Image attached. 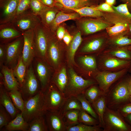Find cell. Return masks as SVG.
I'll use <instances>...</instances> for the list:
<instances>
[{"instance_id":"52","label":"cell","mask_w":131,"mask_h":131,"mask_svg":"<svg viewBox=\"0 0 131 131\" xmlns=\"http://www.w3.org/2000/svg\"><path fill=\"white\" fill-rule=\"evenodd\" d=\"M45 5L49 7H52L54 5V0H40Z\"/></svg>"},{"instance_id":"49","label":"cell","mask_w":131,"mask_h":131,"mask_svg":"<svg viewBox=\"0 0 131 131\" xmlns=\"http://www.w3.org/2000/svg\"><path fill=\"white\" fill-rule=\"evenodd\" d=\"M99 10L109 12H114V11L111 6L106 2L103 3L95 7Z\"/></svg>"},{"instance_id":"8","label":"cell","mask_w":131,"mask_h":131,"mask_svg":"<svg viewBox=\"0 0 131 131\" xmlns=\"http://www.w3.org/2000/svg\"><path fill=\"white\" fill-rule=\"evenodd\" d=\"M19 90L24 101L33 96L41 90L40 83L35 74L32 63L27 68L23 84Z\"/></svg>"},{"instance_id":"27","label":"cell","mask_w":131,"mask_h":131,"mask_svg":"<svg viewBox=\"0 0 131 131\" xmlns=\"http://www.w3.org/2000/svg\"><path fill=\"white\" fill-rule=\"evenodd\" d=\"M108 24L103 22L93 21L84 22L82 25V28L85 33H93L103 30L108 26Z\"/></svg>"},{"instance_id":"15","label":"cell","mask_w":131,"mask_h":131,"mask_svg":"<svg viewBox=\"0 0 131 131\" xmlns=\"http://www.w3.org/2000/svg\"><path fill=\"white\" fill-rule=\"evenodd\" d=\"M48 130L50 131H66L63 115L60 111H47L44 115Z\"/></svg>"},{"instance_id":"48","label":"cell","mask_w":131,"mask_h":131,"mask_svg":"<svg viewBox=\"0 0 131 131\" xmlns=\"http://www.w3.org/2000/svg\"><path fill=\"white\" fill-rule=\"evenodd\" d=\"M6 58V52L4 44L0 45V66L1 67L4 64Z\"/></svg>"},{"instance_id":"3","label":"cell","mask_w":131,"mask_h":131,"mask_svg":"<svg viewBox=\"0 0 131 131\" xmlns=\"http://www.w3.org/2000/svg\"><path fill=\"white\" fill-rule=\"evenodd\" d=\"M47 111L44 92L40 90L35 95L24 101V109L22 113L25 120L29 123L35 118L44 116Z\"/></svg>"},{"instance_id":"5","label":"cell","mask_w":131,"mask_h":131,"mask_svg":"<svg viewBox=\"0 0 131 131\" xmlns=\"http://www.w3.org/2000/svg\"><path fill=\"white\" fill-rule=\"evenodd\" d=\"M44 93L46 111L60 110L66 98L56 85L51 82Z\"/></svg>"},{"instance_id":"38","label":"cell","mask_w":131,"mask_h":131,"mask_svg":"<svg viewBox=\"0 0 131 131\" xmlns=\"http://www.w3.org/2000/svg\"><path fill=\"white\" fill-rule=\"evenodd\" d=\"M76 97L80 102L82 109L92 117L98 120V116L91 104L86 98L83 93Z\"/></svg>"},{"instance_id":"19","label":"cell","mask_w":131,"mask_h":131,"mask_svg":"<svg viewBox=\"0 0 131 131\" xmlns=\"http://www.w3.org/2000/svg\"><path fill=\"white\" fill-rule=\"evenodd\" d=\"M79 62L84 70L89 79L94 76L99 70L95 58L91 55H85L79 57Z\"/></svg>"},{"instance_id":"39","label":"cell","mask_w":131,"mask_h":131,"mask_svg":"<svg viewBox=\"0 0 131 131\" xmlns=\"http://www.w3.org/2000/svg\"><path fill=\"white\" fill-rule=\"evenodd\" d=\"M79 123L90 126H96L99 124L98 119L94 118L82 109L80 110L78 117Z\"/></svg>"},{"instance_id":"56","label":"cell","mask_w":131,"mask_h":131,"mask_svg":"<svg viewBox=\"0 0 131 131\" xmlns=\"http://www.w3.org/2000/svg\"><path fill=\"white\" fill-rule=\"evenodd\" d=\"M127 47L128 50L129 51L131 54V45L127 46ZM128 72L131 73V63Z\"/></svg>"},{"instance_id":"33","label":"cell","mask_w":131,"mask_h":131,"mask_svg":"<svg viewBox=\"0 0 131 131\" xmlns=\"http://www.w3.org/2000/svg\"><path fill=\"white\" fill-rule=\"evenodd\" d=\"M8 93L15 107L22 112L24 109V101L20 90H13L8 91Z\"/></svg>"},{"instance_id":"7","label":"cell","mask_w":131,"mask_h":131,"mask_svg":"<svg viewBox=\"0 0 131 131\" xmlns=\"http://www.w3.org/2000/svg\"><path fill=\"white\" fill-rule=\"evenodd\" d=\"M10 23L16 29L22 33L28 31L34 30L41 22L39 16L31 11L27 10L15 16Z\"/></svg>"},{"instance_id":"44","label":"cell","mask_w":131,"mask_h":131,"mask_svg":"<svg viewBox=\"0 0 131 131\" xmlns=\"http://www.w3.org/2000/svg\"><path fill=\"white\" fill-rule=\"evenodd\" d=\"M118 47H125L131 45V38L126 36L121 35L114 38L112 41Z\"/></svg>"},{"instance_id":"2","label":"cell","mask_w":131,"mask_h":131,"mask_svg":"<svg viewBox=\"0 0 131 131\" xmlns=\"http://www.w3.org/2000/svg\"><path fill=\"white\" fill-rule=\"evenodd\" d=\"M67 84L64 94L66 98L76 97L83 93L90 86L97 84L93 79H85L78 75L72 68L68 72Z\"/></svg>"},{"instance_id":"16","label":"cell","mask_w":131,"mask_h":131,"mask_svg":"<svg viewBox=\"0 0 131 131\" xmlns=\"http://www.w3.org/2000/svg\"><path fill=\"white\" fill-rule=\"evenodd\" d=\"M61 57V51L57 43L50 38L46 52V60L56 70L59 65Z\"/></svg>"},{"instance_id":"10","label":"cell","mask_w":131,"mask_h":131,"mask_svg":"<svg viewBox=\"0 0 131 131\" xmlns=\"http://www.w3.org/2000/svg\"><path fill=\"white\" fill-rule=\"evenodd\" d=\"M24 42L22 35L4 44L6 52L4 65L13 70L14 69L22 55Z\"/></svg>"},{"instance_id":"18","label":"cell","mask_w":131,"mask_h":131,"mask_svg":"<svg viewBox=\"0 0 131 131\" xmlns=\"http://www.w3.org/2000/svg\"><path fill=\"white\" fill-rule=\"evenodd\" d=\"M3 75V85L8 91L14 90H20V85L13 73V70L4 65L0 67Z\"/></svg>"},{"instance_id":"23","label":"cell","mask_w":131,"mask_h":131,"mask_svg":"<svg viewBox=\"0 0 131 131\" xmlns=\"http://www.w3.org/2000/svg\"><path fill=\"white\" fill-rule=\"evenodd\" d=\"M91 104L98 116L99 124L102 128L104 124V116L107 107L105 95H102Z\"/></svg>"},{"instance_id":"22","label":"cell","mask_w":131,"mask_h":131,"mask_svg":"<svg viewBox=\"0 0 131 131\" xmlns=\"http://www.w3.org/2000/svg\"><path fill=\"white\" fill-rule=\"evenodd\" d=\"M29 123L25 120L22 113H18L16 117L5 126L6 131H28Z\"/></svg>"},{"instance_id":"50","label":"cell","mask_w":131,"mask_h":131,"mask_svg":"<svg viewBox=\"0 0 131 131\" xmlns=\"http://www.w3.org/2000/svg\"><path fill=\"white\" fill-rule=\"evenodd\" d=\"M65 32V29L63 27H59L57 32V36L58 39L60 40L63 39Z\"/></svg>"},{"instance_id":"55","label":"cell","mask_w":131,"mask_h":131,"mask_svg":"<svg viewBox=\"0 0 131 131\" xmlns=\"http://www.w3.org/2000/svg\"><path fill=\"white\" fill-rule=\"evenodd\" d=\"M116 0H106V2L112 6L115 3Z\"/></svg>"},{"instance_id":"60","label":"cell","mask_w":131,"mask_h":131,"mask_svg":"<svg viewBox=\"0 0 131 131\" xmlns=\"http://www.w3.org/2000/svg\"><path fill=\"white\" fill-rule=\"evenodd\" d=\"M130 75V76H131V75Z\"/></svg>"},{"instance_id":"53","label":"cell","mask_w":131,"mask_h":131,"mask_svg":"<svg viewBox=\"0 0 131 131\" xmlns=\"http://www.w3.org/2000/svg\"><path fill=\"white\" fill-rule=\"evenodd\" d=\"M126 122L131 127V114L123 117Z\"/></svg>"},{"instance_id":"20","label":"cell","mask_w":131,"mask_h":131,"mask_svg":"<svg viewBox=\"0 0 131 131\" xmlns=\"http://www.w3.org/2000/svg\"><path fill=\"white\" fill-rule=\"evenodd\" d=\"M105 42L103 38H96L85 44L81 49V52L84 54L96 53L99 55L104 50Z\"/></svg>"},{"instance_id":"31","label":"cell","mask_w":131,"mask_h":131,"mask_svg":"<svg viewBox=\"0 0 131 131\" xmlns=\"http://www.w3.org/2000/svg\"><path fill=\"white\" fill-rule=\"evenodd\" d=\"M83 93L86 98L91 104L103 94L97 84L89 87L85 90Z\"/></svg>"},{"instance_id":"41","label":"cell","mask_w":131,"mask_h":131,"mask_svg":"<svg viewBox=\"0 0 131 131\" xmlns=\"http://www.w3.org/2000/svg\"><path fill=\"white\" fill-rule=\"evenodd\" d=\"M128 24L124 22L117 23L114 26L108 28L107 32L110 36H115L127 30L128 28Z\"/></svg>"},{"instance_id":"17","label":"cell","mask_w":131,"mask_h":131,"mask_svg":"<svg viewBox=\"0 0 131 131\" xmlns=\"http://www.w3.org/2000/svg\"><path fill=\"white\" fill-rule=\"evenodd\" d=\"M22 35L10 23L0 25V44H5Z\"/></svg>"},{"instance_id":"12","label":"cell","mask_w":131,"mask_h":131,"mask_svg":"<svg viewBox=\"0 0 131 131\" xmlns=\"http://www.w3.org/2000/svg\"><path fill=\"white\" fill-rule=\"evenodd\" d=\"M41 23L34 30L35 57L45 60L50 37L42 27Z\"/></svg>"},{"instance_id":"34","label":"cell","mask_w":131,"mask_h":131,"mask_svg":"<svg viewBox=\"0 0 131 131\" xmlns=\"http://www.w3.org/2000/svg\"><path fill=\"white\" fill-rule=\"evenodd\" d=\"M49 130L44 116L33 119L29 123L28 131H47Z\"/></svg>"},{"instance_id":"54","label":"cell","mask_w":131,"mask_h":131,"mask_svg":"<svg viewBox=\"0 0 131 131\" xmlns=\"http://www.w3.org/2000/svg\"><path fill=\"white\" fill-rule=\"evenodd\" d=\"M128 87L130 95H131V77L130 75L128 81Z\"/></svg>"},{"instance_id":"25","label":"cell","mask_w":131,"mask_h":131,"mask_svg":"<svg viewBox=\"0 0 131 131\" xmlns=\"http://www.w3.org/2000/svg\"><path fill=\"white\" fill-rule=\"evenodd\" d=\"M75 12L68 14L65 13L61 11L58 12L49 26L52 31H55L61 23L65 21L78 18L80 16L77 13Z\"/></svg>"},{"instance_id":"35","label":"cell","mask_w":131,"mask_h":131,"mask_svg":"<svg viewBox=\"0 0 131 131\" xmlns=\"http://www.w3.org/2000/svg\"><path fill=\"white\" fill-rule=\"evenodd\" d=\"M65 7L71 9L79 8L87 4L88 0H54Z\"/></svg>"},{"instance_id":"26","label":"cell","mask_w":131,"mask_h":131,"mask_svg":"<svg viewBox=\"0 0 131 131\" xmlns=\"http://www.w3.org/2000/svg\"><path fill=\"white\" fill-rule=\"evenodd\" d=\"M102 53L119 58L131 60V54L127 46L118 47L106 49Z\"/></svg>"},{"instance_id":"29","label":"cell","mask_w":131,"mask_h":131,"mask_svg":"<svg viewBox=\"0 0 131 131\" xmlns=\"http://www.w3.org/2000/svg\"><path fill=\"white\" fill-rule=\"evenodd\" d=\"M27 69V67L24 62L21 56L16 66L13 70L14 74L19 82L20 87L23 84Z\"/></svg>"},{"instance_id":"28","label":"cell","mask_w":131,"mask_h":131,"mask_svg":"<svg viewBox=\"0 0 131 131\" xmlns=\"http://www.w3.org/2000/svg\"><path fill=\"white\" fill-rule=\"evenodd\" d=\"M82 41L81 33L80 32H79L73 38L68 49V57L70 63H74V57L75 53Z\"/></svg>"},{"instance_id":"57","label":"cell","mask_w":131,"mask_h":131,"mask_svg":"<svg viewBox=\"0 0 131 131\" xmlns=\"http://www.w3.org/2000/svg\"><path fill=\"white\" fill-rule=\"evenodd\" d=\"M127 1L126 3H127L128 7L129 6H131V0H127Z\"/></svg>"},{"instance_id":"24","label":"cell","mask_w":131,"mask_h":131,"mask_svg":"<svg viewBox=\"0 0 131 131\" xmlns=\"http://www.w3.org/2000/svg\"><path fill=\"white\" fill-rule=\"evenodd\" d=\"M68 80V75L65 67L62 68L59 72L52 76L51 82L55 84L64 94Z\"/></svg>"},{"instance_id":"4","label":"cell","mask_w":131,"mask_h":131,"mask_svg":"<svg viewBox=\"0 0 131 131\" xmlns=\"http://www.w3.org/2000/svg\"><path fill=\"white\" fill-rule=\"evenodd\" d=\"M103 121V131H131V127L116 110L106 107Z\"/></svg>"},{"instance_id":"9","label":"cell","mask_w":131,"mask_h":131,"mask_svg":"<svg viewBox=\"0 0 131 131\" xmlns=\"http://www.w3.org/2000/svg\"><path fill=\"white\" fill-rule=\"evenodd\" d=\"M97 63L100 71L117 72L130 67L131 60L121 59L102 53L99 55Z\"/></svg>"},{"instance_id":"61","label":"cell","mask_w":131,"mask_h":131,"mask_svg":"<svg viewBox=\"0 0 131 131\" xmlns=\"http://www.w3.org/2000/svg\"></svg>"},{"instance_id":"36","label":"cell","mask_w":131,"mask_h":131,"mask_svg":"<svg viewBox=\"0 0 131 131\" xmlns=\"http://www.w3.org/2000/svg\"><path fill=\"white\" fill-rule=\"evenodd\" d=\"M50 8L49 7L39 16L41 23L49 26L54 20L57 14V11Z\"/></svg>"},{"instance_id":"1","label":"cell","mask_w":131,"mask_h":131,"mask_svg":"<svg viewBox=\"0 0 131 131\" xmlns=\"http://www.w3.org/2000/svg\"><path fill=\"white\" fill-rule=\"evenodd\" d=\"M127 75L115 83L105 95L108 108L117 110L122 106L130 102L128 87L130 75Z\"/></svg>"},{"instance_id":"51","label":"cell","mask_w":131,"mask_h":131,"mask_svg":"<svg viewBox=\"0 0 131 131\" xmlns=\"http://www.w3.org/2000/svg\"><path fill=\"white\" fill-rule=\"evenodd\" d=\"M73 38L68 33L66 32L63 39L66 44L68 46L72 40Z\"/></svg>"},{"instance_id":"40","label":"cell","mask_w":131,"mask_h":131,"mask_svg":"<svg viewBox=\"0 0 131 131\" xmlns=\"http://www.w3.org/2000/svg\"><path fill=\"white\" fill-rule=\"evenodd\" d=\"M72 10L78 13L82 16L98 17L102 15V13L95 8L84 7L82 8Z\"/></svg>"},{"instance_id":"58","label":"cell","mask_w":131,"mask_h":131,"mask_svg":"<svg viewBox=\"0 0 131 131\" xmlns=\"http://www.w3.org/2000/svg\"><path fill=\"white\" fill-rule=\"evenodd\" d=\"M128 28L131 33V24H128Z\"/></svg>"},{"instance_id":"46","label":"cell","mask_w":131,"mask_h":131,"mask_svg":"<svg viewBox=\"0 0 131 131\" xmlns=\"http://www.w3.org/2000/svg\"><path fill=\"white\" fill-rule=\"evenodd\" d=\"M5 108L0 105V130L4 126H6L11 121Z\"/></svg>"},{"instance_id":"11","label":"cell","mask_w":131,"mask_h":131,"mask_svg":"<svg viewBox=\"0 0 131 131\" xmlns=\"http://www.w3.org/2000/svg\"><path fill=\"white\" fill-rule=\"evenodd\" d=\"M32 64L35 74L44 92L51 82L52 67L44 59L34 57Z\"/></svg>"},{"instance_id":"6","label":"cell","mask_w":131,"mask_h":131,"mask_svg":"<svg viewBox=\"0 0 131 131\" xmlns=\"http://www.w3.org/2000/svg\"><path fill=\"white\" fill-rule=\"evenodd\" d=\"M129 68L114 72L99 70L93 78L97 82L102 93L105 95L115 83L126 75Z\"/></svg>"},{"instance_id":"37","label":"cell","mask_w":131,"mask_h":131,"mask_svg":"<svg viewBox=\"0 0 131 131\" xmlns=\"http://www.w3.org/2000/svg\"><path fill=\"white\" fill-rule=\"evenodd\" d=\"M101 125L90 126L79 123L75 125L66 127V131H103Z\"/></svg>"},{"instance_id":"14","label":"cell","mask_w":131,"mask_h":131,"mask_svg":"<svg viewBox=\"0 0 131 131\" xmlns=\"http://www.w3.org/2000/svg\"><path fill=\"white\" fill-rule=\"evenodd\" d=\"M19 0H0V24L10 23L16 16Z\"/></svg>"},{"instance_id":"30","label":"cell","mask_w":131,"mask_h":131,"mask_svg":"<svg viewBox=\"0 0 131 131\" xmlns=\"http://www.w3.org/2000/svg\"><path fill=\"white\" fill-rule=\"evenodd\" d=\"M80 111L79 110L73 109L63 115V120L66 127L73 126L79 123L78 117Z\"/></svg>"},{"instance_id":"13","label":"cell","mask_w":131,"mask_h":131,"mask_svg":"<svg viewBox=\"0 0 131 131\" xmlns=\"http://www.w3.org/2000/svg\"><path fill=\"white\" fill-rule=\"evenodd\" d=\"M22 35L24 42L22 57L27 68L35 57L33 30L25 32L22 33Z\"/></svg>"},{"instance_id":"21","label":"cell","mask_w":131,"mask_h":131,"mask_svg":"<svg viewBox=\"0 0 131 131\" xmlns=\"http://www.w3.org/2000/svg\"><path fill=\"white\" fill-rule=\"evenodd\" d=\"M3 85H0V104L5 109L12 118H15L18 113L9 96L8 91L3 88Z\"/></svg>"},{"instance_id":"32","label":"cell","mask_w":131,"mask_h":131,"mask_svg":"<svg viewBox=\"0 0 131 131\" xmlns=\"http://www.w3.org/2000/svg\"><path fill=\"white\" fill-rule=\"evenodd\" d=\"M82 109L80 102L76 97L66 98L60 111L62 115L66 112L73 109L81 110Z\"/></svg>"},{"instance_id":"45","label":"cell","mask_w":131,"mask_h":131,"mask_svg":"<svg viewBox=\"0 0 131 131\" xmlns=\"http://www.w3.org/2000/svg\"><path fill=\"white\" fill-rule=\"evenodd\" d=\"M31 0H19L16 9V16L28 10L30 8Z\"/></svg>"},{"instance_id":"43","label":"cell","mask_w":131,"mask_h":131,"mask_svg":"<svg viewBox=\"0 0 131 131\" xmlns=\"http://www.w3.org/2000/svg\"><path fill=\"white\" fill-rule=\"evenodd\" d=\"M112 7L117 12L123 16L128 22H131V13L129 11L126 3L117 6H112Z\"/></svg>"},{"instance_id":"59","label":"cell","mask_w":131,"mask_h":131,"mask_svg":"<svg viewBox=\"0 0 131 131\" xmlns=\"http://www.w3.org/2000/svg\"><path fill=\"white\" fill-rule=\"evenodd\" d=\"M129 101L130 102H131V95H130Z\"/></svg>"},{"instance_id":"47","label":"cell","mask_w":131,"mask_h":131,"mask_svg":"<svg viewBox=\"0 0 131 131\" xmlns=\"http://www.w3.org/2000/svg\"><path fill=\"white\" fill-rule=\"evenodd\" d=\"M117 110L123 117L131 114V102H129L122 106Z\"/></svg>"},{"instance_id":"42","label":"cell","mask_w":131,"mask_h":131,"mask_svg":"<svg viewBox=\"0 0 131 131\" xmlns=\"http://www.w3.org/2000/svg\"><path fill=\"white\" fill-rule=\"evenodd\" d=\"M40 0H31L30 8L31 11L34 14L39 16L42 12L48 8Z\"/></svg>"}]
</instances>
